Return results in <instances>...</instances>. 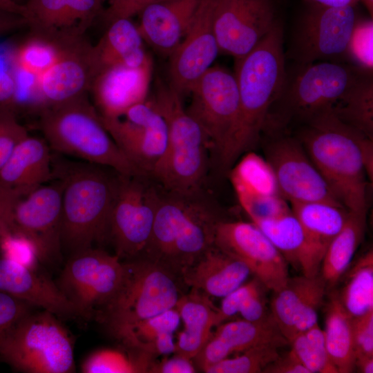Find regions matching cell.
<instances>
[{"label": "cell", "mask_w": 373, "mask_h": 373, "mask_svg": "<svg viewBox=\"0 0 373 373\" xmlns=\"http://www.w3.org/2000/svg\"><path fill=\"white\" fill-rule=\"evenodd\" d=\"M104 166L61 162L52 167V178L61 185V247L71 254L108 239L109 220L119 173Z\"/></svg>", "instance_id": "cell-2"}, {"label": "cell", "mask_w": 373, "mask_h": 373, "mask_svg": "<svg viewBox=\"0 0 373 373\" xmlns=\"http://www.w3.org/2000/svg\"><path fill=\"white\" fill-rule=\"evenodd\" d=\"M363 5L365 6V8L368 11L369 14L370 15V17H373V0H360Z\"/></svg>", "instance_id": "cell-60"}, {"label": "cell", "mask_w": 373, "mask_h": 373, "mask_svg": "<svg viewBox=\"0 0 373 373\" xmlns=\"http://www.w3.org/2000/svg\"><path fill=\"white\" fill-rule=\"evenodd\" d=\"M286 73L283 30L278 21L255 48L235 61L239 113L232 137L219 158L223 167L232 166L256 145Z\"/></svg>", "instance_id": "cell-1"}, {"label": "cell", "mask_w": 373, "mask_h": 373, "mask_svg": "<svg viewBox=\"0 0 373 373\" xmlns=\"http://www.w3.org/2000/svg\"><path fill=\"white\" fill-rule=\"evenodd\" d=\"M147 100L163 117L168 133L166 151L151 176L165 191L200 194L207 172V151L211 149L207 136L169 82L157 77L154 93Z\"/></svg>", "instance_id": "cell-3"}, {"label": "cell", "mask_w": 373, "mask_h": 373, "mask_svg": "<svg viewBox=\"0 0 373 373\" xmlns=\"http://www.w3.org/2000/svg\"><path fill=\"white\" fill-rule=\"evenodd\" d=\"M267 290L268 288L254 276L223 297L218 311V325L238 313L249 321L269 318L271 314L267 307Z\"/></svg>", "instance_id": "cell-40"}, {"label": "cell", "mask_w": 373, "mask_h": 373, "mask_svg": "<svg viewBox=\"0 0 373 373\" xmlns=\"http://www.w3.org/2000/svg\"><path fill=\"white\" fill-rule=\"evenodd\" d=\"M99 41L91 48L95 77L111 67H139L151 61L144 48V40L131 19H116Z\"/></svg>", "instance_id": "cell-30"}, {"label": "cell", "mask_w": 373, "mask_h": 373, "mask_svg": "<svg viewBox=\"0 0 373 373\" xmlns=\"http://www.w3.org/2000/svg\"><path fill=\"white\" fill-rule=\"evenodd\" d=\"M174 308L184 329L178 335L173 353L193 360L210 337L212 328L218 325V308L208 296L192 289L180 296Z\"/></svg>", "instance_id": "cell-31"}, {"label": "cell", "mask_w": 373, "mask_h": 373, "mask_svg": "<svg viewBox=\"0 0 373 373\" xmlns=\"http://www.w3.org/2000/svg\"><path fill=\"white\" fill-rule=\"evenodd\" d=\"M12 233L0 218V240Z\"/></svg>", "instance_id": "cell-59"}, {"label": "cell", "mask_w": 373, "mask_h": 373, "mask_svg": "<svg viewBox=\"0 0 373 373\" xmlns=\"http://www.w3.org/2000/svg\"><path fill=\"white\" fill-rule=\"evenodd\" d=\"M362 373L373 372V356H362L355 358V369Z\"/></svg>", "instance_id": "cell-57"}, {"label": "cell", "mask_w": 373, "mask_h": 373, "mask_svg": "<svg viewBox=\"0 0 373 373\" xmlns=\"http://www.w3.org/2000/svg\"><path fill=\"white\" fill-rule=\"evenodd\" d=\"M266 159L273 169L280 195L290 203L341 204L299 142L291 138L274 142L267 149Z\"/></svg>", "instance_id": "cell-18"}, {"label": "cell", "mask_w": 373, "mask_h": 373, "mask_svg": "<svg viewBox=\"0 0 373 373\" xmlns=\"http://www.w3.org/2000/svg\"><path fill=\"white\" fill-rule=\"evenodd\" d=\"M188 113L200 124L218 158L234 131L239 113V95L234 73L212 66L191 89Z\"/></svg>", "instance_id": "cell-14"}, {"label": "cell", "mask_w": 373, "mask_h": 373, "mask_svg": "<svg viewBox=\"0 0 373 373\" xmlns=\"http://www.w3.org/2000/svg\"><path fill=\"white\" fill-rule=\"evenodd\" d=\"M332 110L341 121L373 139L372 74L363 73Z\"/></svg>", "instance_id": "cell-37"}, {"label": "cell", "mask_w": 373, "mask_h": 373, "mask_svg": "<svg viewBox=\"0 0 373 373\" xmlns=\"http://www.w3.org/2000/svg\"><path fill=\"white\" fill-rule=\"evenodd\" d=\"M326 291L324 280L318 274L289 277L280 289L273 291L270 312L288 342L318 324V312Z\"/></svg>", "instance_id": "cell-22"}, {"label": "cell", "mask_w": 373, "mask_h": 373, "mask_svg": "<svg viewBox=\"0 0 373 373\" xmlns=\"http://www.w3.org/2000/svg\"><path fill=\"white\" fill-rule=\"evenodd\" d=\"M152 61L139 67L117 66L98 74L90 89L99 115L120 117L131 106L147 99Z\"/></svg>", "instance_id": "cell-26"}, {"label": "cell", "mask_w": 373, "mask_h": 373, "mask_svg": "<svg viewBox=\"0 0 373 373\" xmlns=\"http://www.w3.org/2000/svg\"><path fill=\"white\" fill-rule=\"evenodd\" d=\"M36 307L0 291V345L14 326Z\"/></svg>", "instance_id": "cell-48"}, {"label": "cell", "mask_w": 373, "mask_h": 373, "mask_svg": "<svg viewBox=\"0 0 373 373\" xmlns=\"http://www.w3.org/2000/svg\"><path fill=\"white\" fill-rule=\"evenodd\" d=\"M251 274L242 261L213 245L180 278L192 289L209 297L223 298L245 283Z\"/></svg>", "instance_id": "cell-28"}, {"label": "cell", "mask_w": 373, "mask_h": 373, "mask_svg": "<svg viewBox=\"0 0 373 373\" xmlns=\"http://www.w3.org/2000/svg\"><path fill=\"white\" fill-rule=\"evenodd\" d=\"M213 245L242 261L269 290H278L289 277L288 262L252 222L220 220Z\"/></svg>", "instance_id": "cell-17"}, {"label": "cell", "mask_w": 373, "mask_h": 373, "mask_svg": "<svg viewBox=\"0 0 373 373\" xmlns=\"http://www.w3.org/2000/svg\"><path fill=\"white\" fill-rule=\"evenodd\" d=\"M220 220L200 195L162 193L145 254L180 277L213 245Z\"/></svg>", "instance_id": "cell-5"}, {"label": "cell", "mask_w": 373, "mask_h": 373, "mask_svg": "<svg viewBox=\"0 0 373 373\" xmlns=\"http://www.w3.org/2000/svg\"><path fill=\"white\" fill-rule=\"evenodd\" d=\"M142 175L119 174L108 239L119 259L140 257L149 244L161 193Z\"/></svg>", "instance_id": "cell-12"}, {"label": "cell", "mask_w": 373, "mask_h": 373, "mask_svg": "<svg viewBox=\"0 0 373 373\" xmlns=\"http://www.w3.org/2000/svg\"><path fill=\"white\" fill-rule=\"evenodd\" d=\"M366 215L350 212L339 233L329 244L319 274L331 290L347 271L365 233Z\"/></svg>", "instance_id": "cell-35"}, {"label": "cell", "mask_w": 373, "mask_h": 373, "mask_svg": "<svg viewBox=\"0 0 373 373\" xmlns=\"http://www.w3.org/2000/svg\"><path fill=\"white\" fill-rule=\"evenodd\" d=\"M0 255L34 269H39L41 264L34 245L26 238L14 233L0 240Z\"/></svg>", "instance_id": "cell-46"}, {"label": "cell", "mask_w": 373, "mask_h": 373, "mask_svg": "<svg viewBox=\"0 0 373 373\" xmlns=\"http://www.w3.org/2000/svg\"><path fill=\"white\" fill-rule=\"evenodd\" d=\"M122 117L124 119L101 116L128 161L141 175L151 176L166 149L165 120L147 99L131 106Z\"/></svg>", "instance_id": "cell-15"}, {"label": "cell", "mask_w": 373, "mask_h": 373, "mask_svg": "<svg viewBox=\"0 0 373 373\" xmlns=\"http://www.w3.org/2000/svg\"><path fill=\"white\" fill-rule=\"evenodd\" d=\"M362 160L367 178L372 182L373 178V139L363 136L360 141Z\"/></svg>", "instance_id": "cell-54"}, {"label": "cell", "mask_w": 373, "mask_h": 373, "mask_svg": "<svg viewBox=\"0 0 373 373\" xmlns=\"http://www.w3.org/2000/svg\"><path fill=\"white\" fill-rule=\"evenodd\" d=\"M345 311L352 317L373 311V252L361 256L347 273L344 285L336 292Z\"/></svg>", "instance_id": "cell-39"}, {"label": "cell", "mask_w": 373, "mask_h": 373, "mask_svg": "<svg viewBox=\"0 0 373 373\" xmlns=\"http://www.w3.org/2000/svg\"><path fill=\"white\" fill-rule=\"evenodd\" d=\"M61 45L33 35L12 50L8 59L17 82L15 100L30 96L35 80L58 58Z\"/></svg>", "instance_id": "cell-33"}, {"label": "cell", "mask_w": 373, "mask_h": 373, "mask_svg": "<svg viewBox=\"0 0 373 373\" xmlns=\"http://www.w3.org/2000/svg\"><path fill=\"white\" fill-rule=\"evenodd\" d=\"M0 8L19 15L22 17L24 13L23 6L19 5L10 0H0Z\"/></svg>", "instance_id": "cell-58"}, {"label": "cell", "mask_w": 373, "mask_h": 373, "mask_svg": "<svg viewBox=\"0 0 373 373\" xmlns=\"http://www.w3.org/2000/svg\"><path fill=\"white\" fill-rule=\"evenodd\" d=\"M308 5L323 7L355 6L360 0H304Z\"/></svg>", "instance_id": "cell-56"}, {"label": "cell", "mask_w": 373, "mask_h": 373, "mask_svg": "<svg viewBox=\"0 0 373 373\" xmlns=\"http://www.w3.org/2000/svg\"><path fill=\"white\" fill-rule=\"evenodd\" d=\"M40 127L44 140L57 152L110 168L120 175H141L116 144L85 95L46 105Z\"/></svg>", "instance_id": "cell-6"}, {"label": "cell", "mask_w": 373, "mask_h": 373, "mask_svg": "<svg viewBox=\"0 0 373 373\" xmlns=\"http://www.w3.org/2000/svg\"><path fill=\"white\" fill-rule=\"evenodd\" d=\"M0 291L47 310L59 318H81L75 307L48 276L1 255Z\"/></svg>", "instance_id": "cell-25"}, {"label": "cell", "mask_w": 373, "mask_h": 373, "mask_svg": "<svg viewBox=\"0 0 373 373\" xmlns=\"http://www.w3.org/2000/svg\"><path fill=\"white\" fill-rule=\"evenodd\" d=\"M357 19L355 6L308 5L294 30L290 58L296 64L342 62Z\"/></svg>", "instance_id": "cell-13"}, {"label": "cell", "mask_w": 373, "mask_h": 373, "mask_svg": "<svg viewBox=\"0 0 373 373\" xmlns=\"http://www.w3.org/2000/svg\"><path fill=\"white\" fill-rule=\"evenodd\" d=\"M345 58L359 70L372 74L373 71V20L357 19L350 35Z\"/></svg>", "instance_id": "cell-44"}, {"label": "cell", "mask_w": 373, "mask_h": 373, "mask_svg": "<svg viewBox=\"0 0 373 373\" xmlns=\"http://www.w3.org/2000/svg\"><path fill=\"white\" fill-rule=\"evenodd\" d=\"M121 285L97 320L113 335L139 321L173 308L182 294L177 276L147 258L123 262Z\"/></svg>", "instance_id": "cell-7"}, {"label": "cell", "mask_w": 373, "mask_h": 373, "mask_svg": "<svg viewBox=\"0 0 373 373\" xmlns=\"http://www.w3.org/2000/svg\"><path fill=\"white\" fill-rule=\"evenodd\" d=\"M278 21L272 0H215L213 27L220 52L240 59Z\"/></svg>", "instance_id": "cell-16"}, {"label": "cell", "mask_w": 373, "mask_h": 373, "mask_svg": "<svg viewBox=\"0 0 373 373\" xmlns=\"http://www.w3.org/2000/svg\"><path fill=\"white\" fill-rule=\"evenodd\" d=\"M103 0H27L23 19L33 35L59 45L83 36L99 15Z\"/></svg>", "instance_id": "cell-20"}, {"label": "cell", "mask_w": 373, "mask_h": 373, "mask_svg": "<svg viewBox=\"0 0 373 373\" xmlns=\"http://www.w3.org/2000/svg\"><path fill=\"white\" fill-rule=\"evenodd\" d=\"M45 140L28 136L0 169V207L52 179V160Z\"/></svg>", "instance_id": "cell-23"}, {"label": "cell", "mask_w": 373, "mask_h": 373, "mask_svg": "<svg viewBox=\"0 0 373 373\" xmlns=\"http://www.w3.org/2000/svg\"><path fill=\"white\" fill-rule=\"evenodd\" d=\"M201 0H155L140 12L139 31L144 41L162 56L179 46L194 19Z\"/></svg>", "instance_id": "cell-27"}, {"label": "cell", "mask_w": 373, "mask_h": 373, "mask_svg": "<svg viewBox=\"0 0 373 373\" xmlns=\"http://www.w3.org/2000/svg\"><path fill=\"white\" fill-rule=\"evenodd\" d=\"M352 338L355 358L373 356V311L352 318Z\"/></svg>", "instance_id": "cell-49"}, {"label": "cell", "mask_w": 373, "mask_h": 373, "mask_svg": "<svg viewBox=\"0 0 373 373\" xmlns=\"http://www.w3.org/2000/svg\"><path fill=\"white\" fill-rule=\"evenodd\" d=\"M16 93L17 82L8 50H0V103L15 100Z\"/></svg>", "instance_id": "cell-51"}, {"label": "cell", "mask_w": 373, "mask_h": 373, "mask_svg": "<svg viewBox=\"0 0 373 373\" xmlns=\"http://www.w3.org/2000/svg\"><path fill=\"white\" fill-rule=\"evenodd\" d=\"M363 73L352 64L337 61L296 64L289 71L287 68L283 88L273 104L278 109L274 121L296 117L307 122L332 108Z\"/></svg>", "instance_id": "cell-9"}, {"label": "cell", "mask_w": 373, "mask_h": 373, "mask_svg": "<svg viewBox=\"0 0 373 373\" xmlns=\"http://www.w3.org/2000/svg\"><path fill=\"white\" fill-rule=\"evenodd\" d=\"M229 178L236 196L280 195L269 162L251 151L242 155L232 165Z\"/></svg>", "instance_id": "cell-38"}, {"label": "cell", "mask_w": 373, "mask_h": 373, "mask_svg": "<svg viewBox=\"0 0 373 373\" xmlns=\"http://www.w3.org/2000/svg\"><path fill=\"white\" fill-rule=\"evenodd\" d=\"M290 207L323 260L329 244L343 227L350 211L341 204L327 201L292 202Z\"/></svg>", "instance_id": "cell-34"}, {"label": "cell", "mask_w": 373, "mask_h": 373, "mask_svg": "<svg viewBox=\"0 0 373 373\" xmlns=\"http://www.w3.org/2000/svg\"><path fill=\"white\" fill-rule=\"evenodd\" d=\"M91 48L83 39L61 45L58 58L37 77L30 93L46 106L84 95L95 79Z\"/></svg>", "instance_id": "cell-21"}, {"label": "cell", "mask_w": 373, "mask_h": 373, "mask_svg": "<svg viewBox=\"0 0 373 373\" xmlns=\"http://www.w3.org/2000/svg\"><path fill=\"white\" fill-rule=\"evenodd\" d=\"M15 3H17L19 5L23 6V4L26 3L27 0H10Z\"/></svg>", "instance_id": "cell-61"}, {"label": "cell", "mask_w": 373, "mask_h": 373, "mask_svg": "<svg viewBox=\"0 0 373 373\" xmlns=\"http://www.w3.org/2000/svg\"><path fill=\"white\" fill-rule=\"evenodd\" d=\"M180 317L173 307L155 316L139 321L113 334L130 350L154 357L173 353V333Z\"/></svg>", "instance_id": "cell-32"}, {"label": "cell", "mask_w": 373, "mask_h": 373, "mask_svg": "<svg viewBox=\"0 0 373 373\" xmlns=\"http://www.w3.org/2000/svg\"><path fill=\"white\" fill-rule=\"evenodd\" d=\"M307 122L302 145L309 159L341 204L366 215L367 175L360 149L365 135L341 121L332 108Z\"/></svg>", "instance_id": "cell-4"}, {"label": "cell", "mask_w": 373, "mask_h": 373, "mask_svg": "<svg viewBox=\"0 0 373 373\" xmlns=\"http://www.w3.org/2000/svg\"><path fill=\"white\" fill-rule=\"evenodd\" d=\"M325 315L323 333L329 359L338 373L352 372L355 370L352 317L341 304L336 292L330 296Z\"/></svg>", "instance_id": "cell-36"}, {"label": "cell", "mask_w": 373, "mask_h": 373, "mask_svg": "<svg viewBox=\"0 0 373 373\" xmlns=\"http://www.w3.org/2000/svg\"><path fill=\"white\" fill-rule=\"evenodd\" d=\"M278 347L262 345L249 348L240 354L227 358L203 372L207 373H261L280 355Z\"/></svg>", "instance_id": "cell-43"}, {"label": "cell", "mask_w": 373, "mask_h": 373, "mask_svg": "<svg viewBox=\"0 0 373 373\" xmlns=\"http://www.w3.org/2000/svg\"><path fill=\"white\" fill-rule=\"evenodd\" d=\"M28 136L26 128L9 112L0 113V169L17 145Z\"/></svg>", "instance_id": "cell-47"}, {"label": "cell", "mask_w": 373, "mask_h": 373, "mask_svg": "<svg viewBox=\"0 0 373 373\" xmlns=\"http://www.w3.org/2000/svg\"><path fill=\"white\" fill-rule=\"evenodd\" d=\"M251 222L277 217L291 210L280 195H242L236 196Z\"/></svg>", "instance_id": "cell-45"}, {"label": "cell", "mask_w": 373, "mask_h": 373, "mask_svg": "<svg viewBox=\"0 0 373 373\" xmlns=\"http://www.w3.org/2000/svg\"><path fill=\"white\" fill-rule=\"evenodd\" d=\"M264 373H309L289 352L279 356L262 371Z\"/></svg>", "instance_id": "cell-53"}, {"label": "cell", "mask_w": 373, "mask_h": 373, "mask_svg": "<svg viewBox=\"0 0 373 373\" xmlns=\"http://www.w3.org/2000/svg\"><path fill=\"white\" fill-rule=\"evenodd\" d=\"M215 0H201L185 37L169 57V84L182 96L213 66L218 53L213 27Z\"/></svg>", "instance_id": "cell-19"}, {"label": "cell", "mask_w": 373, "mask_h": 373, "mask_svg": "<svg viewBox=\"0 0 373 373\" xmlns=\"http://www.w3.org/2000/svg\"><path fill=\"white\" fill-rule=\"evenodd\" d=\"M289 344V352L309 373H338L329 359L323 330L318 324L296 334Z\"/></svg>", "instance_id": "cell-42"}, {"label": "cell", "mask_w": 373, "mask_h": 373, "mask_svg": "<svg viewBox=\"0 0 373 373\" xmlns=\"http://www.w3.org/2000/svg\"><path fill=\"white\" fill-rule=\"evenodd\" d=\"M216 327L193 359L202 371L232 354L240 353L253 347L271 345L280 348L289 344L271 315L260 321L242 318L224 322Z\"/></svg>", "instance_id": "cell-24"}, {"label": "cell", "mask_w": 373, "mask_h": 373, "mask_svg": "<svg viewBox=\"0 0 373 373\" xmlns=\"http://www.w3.org/2000/svg\"><path fill=\"white\" fill-rule=\"evenodd\" d=\"M124 264L117 255L88 248L70 255L57 286L82 318L97 319L117 293Z\"/></svg>", "instance_id": "cell-10"}, {"label": "cell", "mask_w": 373, "mask_h": 373, "mask_svg": "<svg viewBox=\"0 0 373 373\" xmlns=\"http://www.w3.org/2000/svg\"><path fill=\"white\" fill-rule=\"evenodd\" d=\"M155 0H109L102 12L104 21L109 24L119 19H131Z\"/></svg>", "instance_id": "cell-50"}, {"label": "cell", "mask_w": 373, "mask_h": 373, "mask_svg": "<svg viewBox=\"0 0 373 373\" xmlns=\"http://www.w3.org/2000/svg\"><path fill=\"white\" fill-rule=\"evenodd\" d=\"M21 23H25L21 16L0 8V34L12 30Z\"/></svg>", "instance_id": "cell-55"}, {"label": "cell", "mask_w": 373, "mask_h": 373, "mask_svg": "<svg viewBox=\"0 0 373 373\" xmlns=\"http://www.w3.org/2000/svg\"><path fill=\"white\" fill-rule=\"evenodd\" d=\"M154 356L130 350L101 349L90 354L82 365L84 373H135L149 372Z\"/></svg>", "instance_id": "cell-41"}, {"label": "cell", "mask_w": 373, "mask_h": 373, "mask_svg": "<svg viewBox=\"0 0 373 373\" xmlns=\"http://www.w3.org/2000/svg\"><path fill=\"white\" fill-rule=\"evenodd\" d=\"M253 223L265 233L288 264L299 269L305 276L319 274L322 258L291 210Z\"/></svg>", "instance_id": "cell-29"}, {"label": "cell", "mask_w": 373, "mask_h": 373, "mask_svg": "<svg viewBox=\"0 0 373 373\" xmlns=\"http://www.w3.org/2000/svg\"><path fill=\"white\" fill-rule=\"evenodd\" d=\"M0 358L26 373L75 371L72 336L57 316L44 309L32 311L14 326L0 345Z\"/></svg>", "instance_id": "cell-8"}, {"label": "cell", "mask_w": 373, "mask_h": 373, "mask_svg": "<svg viewBox=\"0 0 373 373\" xmlns=\"http://www.w3.org/2000/svg\"><path fill=\"white\" fill-rule=\"evenodd\" d=\"M0 218L12 233L35 247L41 263L57 265L62 260L61 185L43 184L29 194L0 207Z\"/></svg>", "instance_id": "cell-11"}, {"label": "cell", "mask_w": 373, "mask_h": 373, "mask_svg": "<svg viewBox=\"0 0 373 373\" xmlns=\"http://www.w3.org/2000/svg\"><path fill=\"white\" fill-rule=\"evenodd\" d=\"M196 369L192 359L175 354L160 362L154 361L149 372L154 373H194Z\"/></svg>", "instance_id": "cell-52"}]
</instances>
